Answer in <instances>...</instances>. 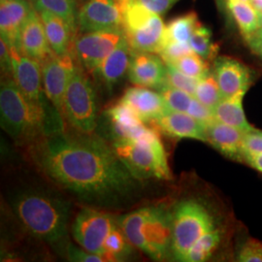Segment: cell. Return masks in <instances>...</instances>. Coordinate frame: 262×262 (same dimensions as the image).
Instances as JSON below:
<instances>
[{
  "instance_id": "1",
  "label": "cell",
  "mask_w": 262,
  "mask_h": 262,
  "mask_svg": "<svg viewBox=\"0 0 262 262\" xmlns=\"http://www.w3.org/2000/svg\"><path fill=\"white\" fill-rule=\"evenodd\" d=\"M61 131L31 145L38 168L58 187L81 201L102 208H120L135 198L141 181L112 146L92 133Z\"/></svg>"
},
{
  "instance_id": "2",
  "label": "cell",
  "mask_w": 262,
  "mask_h": 262,
  "mask_svg": "<svg viewBox=\"0 0 262 262\" xmlns=\"http://www.w3.org/2000/svg\"><path fill=\"white\" fill-rule=\"evenodd\" d=\"M0 116L4 131L19 144L33 145L50 135L64 131L63 116L56 107L32 103L20 92L14 78H2Z\"/></svg>"
},
{
  "instance_id": "3",
  "label": "cell",
  "mask_w": 262,
  "mask_h": 262,
  "mask_svg": "<svg viewBox=\"0 0 262 262\" xmlns=\"http://www.w3.org/2000/svg\"><path fill=\"white\" fill-rule=\"evenodd\" d=\"M12 207L19 222L38 239L57 243L67 233L70 204L64 198L42 189L17 193Z\"/></svg>"
},
{
  "instance_id": "4",
  "label": "cell",
  "mask_w": 262,
  "mask_h": 262,
  "mask_svg": "<svg viewBox=\"0 0 262 262\" xmlns=\"http://www.w3.org/2000/svg\"><path fill=\"white\" fill-rule=\"evenodd\" d=\"M131 245L155 260L167 257L172 248L173 215L163 207H143L119 217Z\"/></svg>"
},
{
  "instance_id": "5",
  "label": "cell",
  "mask_w": 262,
  "mask_h": 262,
  "mask_svg": "<svg viewBox=\"0 0 262 262\" xmlns=\"http://www.w3.org/2000/svg\"><path fill=\"white\" fill-rule=\"evenodd\" d=\"M112 147L131 173L140 181L172 179L166 151L155 129L136 139L114 141Z\"/></svg>"
},
{
  "instance_id": "6",
  "label": "cell",
  "mask_w": 262,
  "mask_h": 262,
  "mask_svg": "<svg viewBox=\"0 0 262 262\" xmlns=\"http://www.w3.org/2000/svg\"><path fill=\"white\" fill-rule=\"evenodd\" d=\"M171 253L183 261L189 249L204 235L215 229L214 215L195 199L184 200L175 208Z\"/></svg>"
},
{
  "instance_id": "7",
  "label": "cell",
  "mask_w": 262,
  "mask_h": 262,
  "mask_svg": "<svg viewBox=\"0 0 262 262\" xmlns=\"http://www.w3.org/2000/svg\"><path fill=\"white\" fill-rule=\"evenodd\" d=\"M63 118L82 133H93L96 127L97 106L94 85L89 76L77 66L66 89L63 100Z\"/></svg>"
},
{
  "instance_id": "8",
  "label": "cell",
  "mask_w": 262,
  "mask_h": 262,
  "mask_svg": "<svg viewBox=\"0 0 262 262\" xmlns=\"http://www.w3.org/2000/svg\"><path fill=\"white\" fill-rule=\"evenodd\" d=\"M124 37L122 28L78 33L71 53L78 64L93 74Z\"/></svg>"
},
{
  "instance_id": "9",
  "label": "cell",
  "mask_w": 262,
  "mask_h": 262,
  "mask_svg": "<svg viewBox=\"0 0 262 262\" xmlns=\"http://www.w3.org/2000/svg\"><path fill=\"white\" fill-rule=\"evenodd\" d=\"M118 220L101 211L84 208L76 216L72 235L76 242L85 251L102 256L105 241Z\"/></svg>"
},
{
  "instance_id": "10",
  "label": "cell",
  "mask_w": 262,
  "mask_h": 262,
  "mask_svg": "<svg viewBox=\"0 0 262 262\" xmlns=\"http://www.w3.org/2000/svg\"><path fill=\"white\" fill-rule=\"evenodd\" d=\"M10 50L13 61V78L20 92L28 100L40 107H55L44 92L41 63L21 54L15 47H10Z\"/></svg>"
},
{
  "instance_id": "11",
  "label": "cell",
  "mask_w": 262,
  "mask_h": 262,
  "mask_svg": "<svg viewBox=\"0 0 262 262\" xmlns=\"http://www.w3.org/2000/svg\"><path fill=\"white\" fill-rule=\"evenodd\" d=\"M77 66L72 53L66 56H56L54 54L41 64L44 92L51 103L62 116L66 89Z\"/></svg>"
},
{
  "instance_id": "12",
  "label": "cell",
  "mask_w": 262,
  "mask_h": 262,
  "mask_svg": "<svg viewBox=\"0 0 262 262\" xmlns=\"http://www.w3.org/2000/svg\"><path fill=\"white\" fill-rule=\"evenodd\" d=\"M77 34L122 28V11L115 0H88L79 9Z\"/></svg>"
},
{
  "instance_id": "13",
  "label": "cell",
  "mask_w": 262,
  "mask_h": 262,
  "mask_svg": "<svg viewBox=\"0 0 262 262\" xmlns=\"http://www.w3.org/2000/svg\"><path fill=\"white\" fill-rule=\"evenodd\" d=\"M214 62V75L223 98L246 94L253 84L252 70L240 60L229 56H219Z\"/></svg>"
},
{
  "instance_id": "14",
  "label": "cell",
  "mask_w": 262,
  "mask_h": 262,
  "mask_svg": "<svg viewBox=\"0 0 262 262\" xmlns=\"http://www.w3.org/2000/svg\"><path fill=\"white\" fill-rule=\"evenodd\" d=\"M157 55L145 52H131L127 75L132 84L158 91L165 85L166 64Z\"/></svg>"
},
{
  "instance_id": "15",
  "label": "cell",
  "mask_w": 262,
  "mask_h": 262,
  "mask_svg": "<svg viewBox=\"0 0 262 262\" xmlns=\"http://www.w3.org/2000/svg\"><path fill=\"white\" fill-rule=\"evenodd\" d=\"M16 49L41 64L54 55L48 42L43 21L35 8L19 31Z\"/></svg>"
},
{
  "instance_id": "16",
  "label": "cell",
  "mask_w": 262,
  "mask_h": 262,
  "mask_svg": "<svg viewBox=\"0 0 262 262\" xmlns=\"http://www.w3.org/2000/svg\"><path fill=\"white\" fill-rule=\"evenodd\" d=\"M120 102L129 107L146 123L156 121L170 111L161 94L139 85L127 89Z\"/></svg>"
},
{
  "instance_id": "17",
  "label": "cell",
  "mask_w": 262,
  "mask_h": 262,
  "mask_svg": "<svg viewBox=\"0 0 262 262\" xmlns=\"http://www.w3.org/2000/svg\"><path fill=\"white\" fill-rule=\"evenodd\" d=\"M165 27L161 16L154 14L145 24L123 32L132 51L159 55L165 43Z\"/></svg>"
},
{
  "instance_id": "18",
  "label": "cell",
  "mask_w": 262,
  "mask_h": 262,
  "mask_svg": "<svg viewBox=\"0 0 262 262\" xmlns=\"http://www.w3.org/2000/svg\"><path fill=\"white\" fill-rule=\"evenodd\" d=\"M152 122L159 130L170 137L206 142L207 124L187 113L170 110Z\"/></svg>"
},
{
  "instance_id": "19",
  "label": "cell",
  "mask_w": 262,
  "mask_h": 262,
  "mask_svg": "<svg viewBox=\"0 0 262 262\" xmlns=\"http://www.w3.org/2000/svg\"><path fill=\"white\" fill-rule=\"evenodd\" d=\"M33 9L29 0L0 2V33L9 47L17 46L19 31Z\"/></svg>"
},
{
  "instance_id": "20",
  "label": "cell",
  "mask_w": 262,
  "mask_h": 262,
  "mask_svg": "<svg viewBox=\"0 0 262 262\" xmlns=\"http://www.w3.org/2000/svg\"><path fill=\"white\" fill-rule=\"evenodd\" d=\"M244 135L243 131L214 121L207 125L206 143L225 158L244 162Z\"/></svg>"
},
{
  "instance_id": "21",
  "label": "cell",
  "mask_w": 262,
  "mask_h": 262,
  "mask_svg": "<svg viewBox=\"0 0 262 262\" xmlns=\"http://www.w3.org/2000/svg\"><path fill=\"white\" fill-rule=\"evenodd\" d=\"M107 119L114 141L136 139L149 133L151 128L126 105L119 102L107 111Z\"/></svg>"
},
{
  "instance_id": "22",
  "label": "cell",
  "mask_w": 262,
  "mask_h": 262,
  "mask_svg": "<svg viewBox=\"0 0 262 262\" xmlns=\"http://www.w3.org/2000/svg\"><path fill=\"white\" fill-rule=\"evenodd\" d=\"M131 48L124 37L112 53L107 56L94 74L107 89L111 90L128 72Z\"/></svg>"
},
{
  "instance_id": "23",
  "label": "cell",
  "mask_w": 262,
  "mask_h": 262,
  "mask_svg": "<svg viewBox=\"0 0 262 262\" xmlns=\"http://www.w3.org/2000/svg\"><path fill=\"white\" fill-rule=\"evenodd\" d=\"M43 21L48 42L56 56H66L71 53L76 33L66 19L48 10L37 11Z\"/></svg>"
},
{
  "instance_id": "24",
  "label": "cell",
  "mask_w": 262,
  "mask_h": 262,
  "mask_svg": "<svg viewBox=\"0 0 262 262\" xmlns=\"http://www.w3.org/2000/svg\"><path fill=\"white\" fill-rule=\"evenodd\" d=\"M244 97L245 94H240L233 97L223 98L213 110L215 121L233 126L245 133L255 130L244 113Z\"/></svg>"
},
{
  "instance_id": "25",
  "label": "cell",
  "mask_w": 262,
  "mask_h": 262,
  "mask_svg": "<svg viewBox=\"0 0 262 262\" xmlns=\"http://www.w3.org/2000/svg\"><path fill=\"white\" fill-rule=\"evenodd\" d=\"M225 6L234 19L244 39L261 28V17L249 1L225 0Z\"/></svg>"
},
{
  "instance_id": "26",
  "label": "cell",
  "mask_w": 262,
  "mask_h": 262,
  "mask_svg": "<svg viewBox=\"0 0 262 262\" xmlns=\"http://www.w3.org/2000/svg\"><path fill=\"white\" fill-rule=\"evenodd\" d=\"M200 25L195 12H188L172 19L165 27L164 45L168 42H188Z\"/></svg>"
},
{
  "instance_id": "27",
  "label": "cell",
  "mask_w": 262,
  "mask_h": 262,
  "mask_svg": "<svg viewBox=\"0 0 262 262\" xmlns=\"http://www.w3.org/2000/svg\"><path fill=\"white\" fill-rule=\"evenodd\" d=\"M131 245L122 231L119 223L113 227L108 235L103 247L102 256L106 261H121L128 257L130 253Z\"/></svg>"
},
{
  "instance_id": "28",
  "label": "cell",
  "mask_w": 262,
  "mask_h": 262,
  "mask_svg": "<svg viewBox=\"0 0 262 262\" xmlns=\"http://www.w3.org/2000/svg\"><path fill=\"white\" fill-rule=\"evenodd\" d=\"M79 0H35L33 7L36 11L48 10L66 19L77 33V20L80 9Z\"/></svg>"
},
{
  "instance_id": "29",
  "label": "cell",
  "mask_w": 262,
  "mask_h": 262,
  "mask_svg": "<svg viewBox=\"0 0 262 262\" xmlns=\"http://www.w3.org/2000/svg\"><path fill=\"white\" fill-rule=\"evenodd\" d=\"M222 231L214 229L202 236L187 252L183 261L202 262L209 259L222 242Z\"/></svg>"
},
{
  "instance_id": "30",
  "label": "cell",
  "mask_w": 262,
  "mask_h": 262,
  "mask_svg": "<svg viewBox=\"0 0 262 262\" xmlns=\"http://www.w3.org/2000/svg\"><path fill=\"white\" fill-rule=\"evenodd\" d=\"M192 51L205 60H215L219 46L212 41V32L209 28L200 25L188 41Z\"/></svg>"
},
{
  "instance_id": "31",
  "label": "cell",
  "mask_w": 262,
  "mask_h": 262,
  "mask_svg": "<svg viewBox=\"0 0 262 262\" xmlns=\"http://www.w3.org/2000/svg\"><path fill=\"white\" fill-rule=\"evenodd\" d=\"M193 96L209 109L212 111L214 110L215 106L223 99V95L214 73H209L205 77L199 79Z\"/></svg>"
},
{
  "instance_id": "32",
  "label": "cell",
  "mask_w": 262,
  "mask_h": 262,
  "mask_svg": "<svg viewBox=\"0 0 262 262\" xmlns=\"http://www.w3.org/2000/svg\"><path fill=\"white\" fill-rule=\"evenodd\" d=\"M168 64L174 66L184 74L198 80L210 73L206 60L203 57L198 56L194 52L188 54L187 56H182L177 60Z\"/></svg>"
},
{
  "instance_id": "33",
  "label": "cell",
  "mask_w": 262,
  "mask_h": 262,
  "mask_svg": "<svg viewBox=\"0 0 262 262\" xmlns=\"http://www.w3.org/2000/svg\"><path fill=\"white\" fill-rule=\"evenodd\" d=\"M159 93L164 98L169 109L177 112L187 113V109L193 99L192 95L167 84L159 89Z\"/></svg>"
},
{
  "instance_id": "34",
  "label": "cell",
  "mask_w": 262,
  "mask_h": 262,
  "mask_svg": "<svg viewBox=\"0 0 262 262\" xmlns=\"http://www.w3.org/2000/svg\"><path fill=\"white\" fill-rule=\"evenodd\" d=\"M165 64H166L165 84L179 89L193 96L195 94V90H196L199 80L184 74L183 72H181L177 68H175L171 64L168 63H165Z\"/></svg>"
},
{
  "instance_id": "35",
  "label": "cell",
  "mask_w": 262,
  "mask_h": 262,
  "mask_svg": "<svg viewBox=\"0 0 262 262\" xmlns=\"http://www.w3.org/2000/svg\"><path fill=\"white\" fill-rule=\"evenodd\" d=\"M190 53H193V51L188 42H168L159 55L165 63H171Z\"/></svg>"
},
{
  "instance_id": "36",
  "label": "cell",
  "mask_w": 262,
  "mask_h": 262,
  "mask_svg": "<svg viewBox=\"0 0 262 262\" xmlns=\"http://www.w3.org/2000/svg\"><path fill=\"white\" fill-rule=\"evenodd\" d=\"M237 259L243 262H262V243L248 240L240 249Z\"/></svg>"
},
{
  "instance_id": "37",
  "label": "cell",
  "mask_w": 262,
  "mask_h": 262,
  "mask_svg": "<svg viewBox=\"0 0 262 262\" xmlns=\"http://www.w3.org/2000/svg\"><path fill=\"white\" fill-rule=\"evenodd\" d=\"M67 257L70 261L75 262H104L106 261L103 256L90 253L82 247L77 248L73 245H69L67 248Z\"/></svg>"
},
{
  "instance_id": "38",
  "label": "cell",
  "mask_w": 262,
  "mask_h": 262,
  "mask_svg": "<svg viewBox=\"0 0 262 262\" xmlns=\"http://www.w3.org/2000/svg\"><path fill=\"white\" fill-rule=\"evenodd\" d=\"M187 113L198 121L204 122L207 125L215 121L213 111L205 105L199 102L194 96L187 109Z\"/></svg>"
},
{
  "instance_id": "39",
  "label": "cell",
  "mask_w": 262,
  "mask_h": 262,
  "mask_svg": "<svg viewBox=\"0 0 262 262\" xmlns=\"http://www.w3.org/2000/svg\"><path fill=\"white\" fill-rule=\"evenodd\" d=\"M244 155L250 154H262V131L253 130L245 133L243 140Z\"/></svg>"
},
{
  "instance_id": "40",
  "label": "cell",
  "mask_w": 262,
  "mask_h": 262,
  "mask_svg": "<svg viewBox=\"0 0 262 262\" xmlns=\"http://www.w3.org/2000/svg\"><path fill=\"white\" fill-rule=\"evenodd\" d=\"M0 64L1 72L4 78H13V61L12 54L8 44L0 39Z\"/></svg>"
},
{
  "instance_id": "41",
  "label": "cell",
  "mask_w": 262,
  "mask_h": 262,
  "mask_svg": "<svg viewBox=\"0 0 262 262\" xmlns=\"http://www.w3.org/2000/svg\"><path fill=\"white\" fill-rule=\"evenodd\" d=\"M150 12L162 16L171 9L179 0H137Z\"/></svg>"
},
{
  "instance_id": "42",
  "label": "cell",
  "mask_w": 262,
  "mask_h": 262,
  "mask_svg": "<svg viewBox=\"0 0 262 262\" xmlns=\"http://www.w3.org/2000/svg\"><path fill=\"white\" fill-rule=\"evenodd\" d=\"M245 40L253 53L262 57V28L255 30L253 34H251Z\"/></svg>"
},
{
  "instance_id": "43",
  "label": "cell",
  "mask_w": 262,
  "mask_h": 262,
  "mask_svg": "<svg viewBox=\"0 0 262 262\" xmlns=\"http://www.w3.org/2000/svg\"><path fill=\"white\" fill-rule=\"evenodd\" d=\"M244 163L252 166L253 169L262 173V154H250L245 152Z\"/></svg>"
},
{
  "instance_id": "44",
  "label": "cell",
  "mask_w": 262,
  "mask_h": 262,
  "mask_svg": "<svg viewBox=\"0 0 262 262\" xmlns=\"http://www.w3.org/2000/svg\"><path fill=\"white\" fill-rule=\"evenodd\" d=\"M249 2L262 18V0H249Z\"/></svg>"
},
{
  "instance_id": "45",
  "label": "cell",
  "mask_w": 262,
  "mask_h": 262,
  "mask_svg": "<svg viewBox=\"0 0 262 262\" xmlns=\"http://www.w3.org/2000/svg\"><path fill=\"white\" fill-rule=\"evenodd\" d=\"M118 4H119V6L121 7V9H123L129 2H130L131 0H115Z\"/></svg>"
},
{
  "instance_id": "46",
  "label": "cell",
  "mask_w": 262,
  "mask_h": 262,
  "mask_svg": "<svg viewBox=\"0 0 262 262\" xmlns=\"http://www.w3.org/2000/svg\"><path fill=\"white\" fill-rule=\"evenodd\" d=\"M79 1H80V3H81V4H83L84 2H85V1H88V0H79Z\"/></svg>"
},
{
  "instance_id": "47",
  "label": "cell",
  "mask_w": 262,
  "mask_h": 262,
  "mask_svg": "<svg viewBox=\"0 0 262 262\" xmlns=\"http://www.w3.org/2000/svg\"><path fill=\"white\" fill-rule=\"evenodd\" d=\"M29 1H30V2L32 3V5H33V3H34V1H35V0H29Z\"/></svg>"
},
{
  "instance_id": "48",
  "label": "cell",
  "mask_w": 262,
  "mask_h": 262,
  "mask_svg": "<svg viewBox=\"0 0 262 262\" xmlns=\"http://www.w3.org/2000/svg\"><path fill=\"white\" fill-rule=\"evenodd\" d=\"M3 1H5V0H0V2H3Z\"/></svg>"
},
{
  "instance_id": "49",
  "label": "cell",
  "mask_w": 262,
  "mask_h": 262,
  "mask_svg": "<svg viewBox=\"0 0 262 262\" xmlns=\"http://www.w3.org/2000/svg\"><path fill=\"white\" fill-rule=\"evenodd\" d=\"M244 1H249V0H244Z\"/></svg>"
},
{
  "instance_id": "50",
  "label": "cell",
  "mask_w": 262,
  "mask_h": 262,
  "mask_svg": "<svg viewBox=\"0 0 262 262\" xmlns=\"http://www.w3.org/2000/svg\"><path fill=\"white\" fill-rule=\"evenodd\" d=\"M261 28H262V18H261Z\"/></svg>"
}]
</instances>
